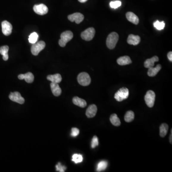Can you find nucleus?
<instances>
[{"label": "nucleus", "mask_w": 172, "mask_h": 172, "mask_svg": "<svg viewBox=\"0 0 172 172\" xmlns=\"http://www.w3.org/2000/svg\"><path fill=\"white\" fill-rule=\"evenodd\" d=\"M119 40V35L116 32H112L109 35L106 40V45L108 49H113L115 48Z\"/></svg>", "instance_id": "nucleus-1"}, {"label": "nucleus", "mask_w": 172, "mask_h": 172, "mask_svg": "<svg viewBox=\"0 0 172 172\" xmlns=\"http://www.w3.org/2000/svg\"><path fill=\"white\" fill-rule=\"evenodd\" d=\"M73 37V34L71 31H66L61 34L60 39L59 40V45L61 47H65L68 42Z\"/></svg>", "instance_id": "nucleus-2"}, {"label": "nucleus", "mask_w": 172, "mask_h": 172, "mask_svg": "<svg viewBox=\"0 0 172 172\" xmlns=\"http://www.w3.org/2000/svg\"><path fill=\"white\" fill-rule=\"evenodd\" d=\"M129 95V91L126 87H122L117 91L114 95V98L118 101H122L127 99Z\"/></svg>", "instance_id": "nucleus-3"}, {"label": "nucleus", "mask_w": 172, "mask_h": 172, "mask_svg": "<svg viewBox=\"0 0 172 172\" xmlns=\"http://www.w3.org/2000/svg\"><path fill=\"white\" fill-rule=\"evenodd\" d=\"M78 82L83 86H87L91 83V78L90 75L86 72H82L78 75Z\"/></svg>", "instance_id": "nucleus-4"}, {"label": "nucleus", "mask_w": 172, "mask_h": 172, "mask_svg": "<svg viewBox=\"0 0 172 172\" xmlns=\"http://www.w3.org/2000/svg\"><path fill=\"white\" fill-rule=\"evenodd\" d=\"M46 43L45 42L41 41L33 44L31 47V53L34 56H37L39 53L45 49Z\"/></svg>", "instance_id": "nucleus-5"}, {"label": "nucleus", "mask_w": 172, "mask_h": 172, "mask_svg": "<svg viewBox=\"0 0 172 172\" xmlns=\"http://www.w3.org/2000/svg\"><path fill=\"white\" fill-rule=\"evenodd\" d=\"M144 99L146 104L149 108H152L154 106L155 100V94L153 90H148L146 92Z\"/></svg>", "instance_id": "nucleus-6"}, {"label": "nucleus", "mask_w": 172, "mask_h": 172, "mask_svg": "<svg viewBox=\"0 0 172 172\" xmlns=\"http://www.w3.org/2000/svg\"><path fill=\"white\" fill-rule=\"evenodd\" d=\"M95 34V30L93 27H90L84 31L81 34V37L82 39L89 41L93 38Z\"/></svg>", "instance_id": "nucleus-7"}, {"label": "nucleus", "mask_w": 172, "mask_h": 172, "mask_svg": "<svg viewBox=\"0 0 172 172\" xmlns=\"http://www.w3.org/2000/svg\"><path fill=\"white\" fill-rule=\"evenodd\" d=\"M33 9L35 13L40 15H46L49 11V9L47 6L44 4H39L35 5L34 6Z\"/></svg>", "instance_id": "nucleus-8"}, {"label": "nucleus", "mask_w": 172, "mask_h": 172, "mask_svg": "<svg viewBox=\"0 0 172 172\" xmlns=\"http://www.w3.org/2000/svg\"><path fill=\"white\" fill-rule=\"evenodd\" d=\"M68 19L71 22H75L77 24H79L83 21L84 16L81 13L76 12L68 16Z\"/></svg>", "instance_id": "nucleus-9"}, {"label": "nucleus", "mask_w": 172, "mask_h": 172, "mask_svg": "<svg viewBox=\"0 0 172 172\" xmlns=\"http://www.w3.org/2000/svg\"><path fill=\"white\" fill-rule=\"evenodd\" d=\"M9 98L12 101L22 104L24 103V99L18 92H11L9 95Z\"/></svg>", "instance_id": "nucleus-10"}, {"label": "nucleus", "mask_w": 172, "mask_h": 172, "mask_svg": "<svg viewBox=\"0 0 172 172\" xmlns=\"http://www.w3.org/2000/svg\"><path fill=\"white\" fill-rule=\"evenodd\" d=\"M1 27L4 35L6 36L11 35L12 32V26L10 23L7 21H3L1 23Z\"/></svg>", "instance_id": "nucleus-11"}, {"label": "nucleus", "mask_w": 172, "mask_h": 172, "mask_svg": "<svg viewBox=\"0 0 172 172\" xmlns=\"http://www.w3.org/2000/svg\"><path fill=\"white\" fill-rule=\"evenodd\" d=\"M141 41V38L139 35H135L131 34L129 35L127 39V43L130 45L136 46L138 45Z\"/></svg>", "instance_id": "nucleus-12"}, {"label": "nucleus", "mask_w": 172, "mask_h": 172, "mask_svg": "<svg viewBox=\"0 0 172 172\" xmlns=\"http://www.w3.org/2000/svg\"><path fill=\"white\" fill-rule=\"evenodd\" d=\"M97 112V107L95 104L90 105L86 110V115L87 118H91L95 116Z\"/></svg>", "instance_id": "nucleus-13"}, {"label": "nucleus", "mask_w": 172, "mask_h": 172, "mask_svg": "<svg viewBox=\"0 0 172 172\" xmlns=\"http://www.w3.org/2000/svg\"><path fill=\"white\" fill-rule=\"evenodd\" d=\"M18 78L20 80L24 79L26 82L28 83H31L34 80V76L31 72H28L25 74H20Z\"/></svg>", "instance_id": "nucleus-14"}, {"label": "nucleus", "mask_w": 172, "mask_h": 172, "mask_svg": "<svg viewBox=\"0 0 172 172\" xmlns=\"http://www.w3.org/2000/svg\"><path fill=\"white\" fill-rule=\"evenodd\" d=\"M50 87H51L52 92L54 96L58 97L60 95L62 92V90L60 87L58 83L51 82L50 84Z\"/></svg>", "instance_id": "nucleus-15"}, {"label": "nucleus", "mask_w": 172, "mask_h": 172, "mask_svg": "<svg viewBox=\"0 0 172 172\" xmlns=\"http://www.w3.org/2000/svg\"><path fill=\"white\" fill-rule=\"evenodd\" d=\"M126 18L129 21L132 23L133 24H138L139 22V19L136 15L131 12H127L126 14Z\"/></svg>", "instance_id": "nucleus-16"}, {"label": "nucleus", "mask_w": 172, "mask_h": 172, "mask_svg": "<svg viewBox=\"0 0 172 172\" xmlns=\"http://www.w3.org/2000/svg\"><path fill=\"white\" fill-rule=\"evenodd\" d=\"M159 59L157 56H154L151 58L147 59L144 62V67L147 68L154 67V63L157 62L159 61Z\"/></svg>", "instance_id": "nucleus-17"}, {"label": "nucleus", "mask_w": 172, "mask_h": 172, "mask_svg": "<svg viewBox=\"0 0 172 172\" xmlns=\"http://www.w3.org/2000/svg\"><path fill=\"white\" fill-rule=\"evenodd\" d=\"M117 62L119 65H125L130 64L132 63V61L131 60V58L128 56H123L119 57L117 60Z\"/></svg>", "instance_id": "nucleus-18"}, {"label": "nucleus", "mask_w": 172, "mask_h": 172, "mask_svg": "<svg viewBox=\"0 0 172 172\" xmlns=\"http://www.w3.org/2000/svg\"><path fill=\"white\" fill-rule=\"evenodd\" d=\"M162 68V66L161 65L158 64L156 66L155 68L151 67V68H148V72L147 74L149 76H154L157 75L160 70Z\"/></svg>", "instance_id": "nucleus-19"}, {"label": "nucleus", "mask_w": 172, "mask_h": 172, "mask_svg": "<svg viewBox=\"0 0 172 172\" xmlns=\"http://www.w3.org/2000/svg\"><path fill=\"white\" fill-rule=\"evenodd\" d=\"M73 103L76 105L78 106L81 108H85L87 106V102L84 99L80 98L78 97L73 98Z\"/></svg>", "instance_id": "nucleus-20"}, {"label": "nucleus", "mask_w": 172, "mask_h": 172, "mask_svg": "<svg viewBox=\"0 0 172 172\" xmlns=\"http://www.w3.org/2000/svg\"><path fill=\"white\" fill-rule=\"evenodd\" d=\"M48 80L51 81V82L60 83L62 81V77L60 74H56L55 75H51L47 76Z\"/></svg>", "instance_id": "nucleus-21"}, {"label": "nucleus", "mask_w": 172, "mask_h": 172, "mask_svg": "<svg viewBox=\"0 0 172 172\" xmlns=\"http://www.w3.org/2000/svg\"><path fill=\"white\" fill-rule=\"evenodd\" d=\"M9 46H4L0 47V54L3 56V60L4 61H7L8 60Z\"/></svg>", "instance_id": "nucleus-22"}, {"label": "nucleus", "mask_w": 172, "mask_h": 172, "mask_svg": "<svg viewBox=\"0 0 172 172\" xmlns=\"http://www.w3.org/2000/svg\"><path fill=\"white\" fill-rule=\"evenodd\" d=\"M110 121L114 126H119L121 125V121L117 114H113L110 116Z\"/></svg>", "instance_id": "nucleus-23"}, {"label": "nucleus", "mask_w": 172, "mask_h": 172, "mask_svg": "<svg viewBox=\"0 0 172 172\" xmlns=\"http://www.w3.org/2000/svg\"><path fill=\"white\" fill-rule=\"evenodd\" d=\"M168 126L166 123L162 124L160 127V135L161 137H164L167 135Z\"/></svg>", "instance_id": "nucleus-24"}, {"label": "nucleus", "mask_w": 172, "mask_h": 172, "mask_svg": "<svg viewBox=\"0 0 172 172\" xmlns=\"http://www.w3.org/2000/svg\"><path fill=\"white\" fill-rule=\"evenodd\" d=\"M135 119V113L132 111H128L124 116V120L127 123H130Z\"/></svg>", "instance_id": "nucleus-25"}, {"label": "nucleus", "mask_w": 172, "mask_h": 172, "mask_svg": "<svg viewBox=\"0 0 172 172\" xmlns=\"http://www.w3.org/2000/svg\"><path fill=\"white\" fill-rule=\"evenodd\" d=\"M108 166V162L106 161H101L97 165V171L101 172L106 169Z\"/></svg>", "instance_id": "nucleus-26"}, {"label": "nucleus", "mask_w": 172, "mask_h": 172, "mask_svg": "<svg viewBox=\"0 0 172 172\" xmlns=\"http://www.w3.org/2000/svg\"><path fill=\"white\" fill-rule=\"evenodd\" d=\"M38 38V34L35 32H33V33L30 34V35H29L28 40H29L30 43L33 44L37 42Z\"/></svg>", "instance_id": "nucleus-27"}, {"label": "nucleus", "mask_w": 172, "mask_h": 172, "mask_svg": "<svg viewBox=\"0 0 172 172\" xmlns=\"http://www.w3.org/2000/svg\"><path fill=\"white\" fill-rule=\"evenodd\" d=\"M72 161L75 162L76 164L80 163L83 161V157L80 154H74L72 156Z\"/></svg>", "instance_id": "nucleus-28"}, {"label": "nucleus", "mask_w": 172, "mask_h": 172, "mask_svg": "<svg viewBox=\"0 0 172 172\" xmlns=\"http://www.w3.org/2000/svg\"><path fill=\"white\" fill-rule=\"evenodd\" d=\"M154 27L159 30H161L164 29L165 26V23L164 21L160 22L158 20L154 22Z\"/></svg>", "instance_id": "nucleus-29"}, {"label": "nucleus", "mask_w": 172, "mask_h": 172, "mask_svg": "<svg viewBox=\"0 0 172 172\" xmlns=\"http://www.w3.org/2000/svg\"><path fill=\"white\" fill-rule=\"evenodd\" d=\"M121 2L120 1H111L110 5V7L112 8L116 9L117 8L119 7L120 6H121Z\"/></svg>", "instance_id": "nucleus-30"}, {"label": "nucleus", "mask_w": 172, "mask_h": 172, "mask_svg": "<svg viewBox=\"0 0 172 172\" xmlns=\"http://www.w3.org/2000/svg\"><path fill=\"white\" fill-rule=\"evenodd\" d=\"M98 146V137L96 136H94L92 138L91 141V147L95 148L96 146Z\"/></svg>", "instance_id": "nucleus-31"}, {"label": "nucleus", "mask_w": 172, "mask_h": 172, "mask_svg": "<svg viewBox=\"0 0 172 172\" xmlns=\"http://www.w3.org/2000/svg\"><path fill=\"white\" fill-rule=\"evenodd\" d=\"M56 170L60 172H65V170L66 169V167L63 166L60 162H58L57 165H56Z\"/></svg>", "instance_id": "nucleus-32"}, {"label": "nucleus", "mask_w": 172, "mask_h": 172, "mask_svg": "<svg viewBox=\"0 0 172 172\" xmlns=\"http://www.w3.org/2000/svg\"><path fill=\"white\" fill-rule=\"evenodd\" d=\"M79 133V130L76 128H72L71 130V135L73 137H76Z\"/></svg>", "instance_id": "nucleus-33"}, {"label": "nucleus", "mask_w": 172, "mask_h": 172, "mask_svg": "<svg viewBox=\"0 0 172 172\" xmlns=\"http://www.w3.org/2000/svg\"><path fill=\"white\" fill-rule=\"evenodd\" d=\"M167 57L168 58L169 60L170 61H172V52H169L167 54Z\"/></svg>", "instance_id": "nucleus-34"}, {"label": "nucleus", "mask_w": 172, "mask_h": 172, "mask_svg": "<svg viewBox=\"0 0 172 172\" xmlns=\"http://www.w3.org/2000/svg\"><path fill=\"white\" fill-rule=\"evenodd\" d=\"M172 129H171V135H170V138H169V139H170V143H171V144H172Z\"/></svg>", "instance_id": "nucleus-35"}, {"label": "nucleus", "mask_w": 172, "mask_h": 172, "mask_svg": "<svg viewBox=\"0 0 172 172\" xmlns=\"http://www.w3.org/2000/svg\"><path fill=\"white\" fill-rule=\"evenodd\" d=\"M80 3H85L86 1H87V0H78Z\"/></svg>", "instance_id": "nucleus-36"}]
</instances>
